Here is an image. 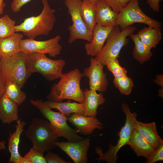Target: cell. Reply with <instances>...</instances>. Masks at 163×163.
<instances>
[{"instance_id":"cell-39","label":"cell","mask_w":163,"mask_h":163,"mask_svg":"<svg viewBox=\"0 0 163 163\" xmlns=\"http://www.w3.org/2000/svg\"><path fill=\"white\" fill-rule=\"evenodd\" d=\"M5 5V3L4 2V0H0V15L3 14Z\"/></svg>"},{"instance_id":"cell-16","label":"cell","mask_w":163,"mask_h":163,"mask_svg":"<svg viewBox=\"0 0 163 163\" xmlns=\"http://www.w3.org/2000/svg\"><path fill=\"white\" fill-rule=\"evenodd\" d=\"M83 93L84 109L83 115L96 117L98 107L103 105L105 101L103 94L102 92L97 93L96 91L88 88L83 90Z\"/></svg>"},{"instance_id":"cell-22","label":"cell","mask_w":163,"mask_h":163,"mask_svg":"<svg viewBox=\"0 0 163 163\" xmlns=\"http://www.w3.org/2000/svg\"><path fill=\"white\" fill-rule=\"evenodd\" d=\"M23 35L15 32L5 38H0V56L1 57L12 56L20 51V44Z\"/></svg>"},{"instance_id":"cell-2","label":"cell","mask_w":163,"mask_h":163,"mask_svg":"<svg viewBox=\"0 0 163 163\" xmlns=\"http://www.w3.org/2000/svg\"><path fill=\"white\" fill-rule=\"evenodd\" d=\"M43 8L37 16L25 18L15 26L16 32H21L29 38L34 39L40 35H47L52 30L56 21L54 10L47 0H42Z\"/></svg>"},{"instance_id":"cell-7","label":"cell","mask_w":163,"mask_h":163,"mask_svg":"<svg viewBox=\"0 0 163 163\" xmlns=\"http://www.w3.org/2000/svg\"><path fill=\"white\" fill-rule=\"evenodd\" d=\"M137 29L136 27L130 26L123 29L115 25L109 33L102 49L94 59L105 66L108 59L117 58L122 48L127 45V38L133 34Z\"/></svg>"},{"instance_id":"cell-5","label":"cell","mask_w":163,"mask_h":163,"mask_svg":"<svg viewBox=\"0 0 163 163\" xmlns=\"http://www.w3.org/2000/svg\"><path fill=\"white\" fill-rule=\"evenodd\" d=\"M30 102L49 121L58 137L66 138L70 142H77L84 139L78 135L75 128H72L68 124L67 117L63 114L52 110L42 99H31Z\"/></svg>"},{"instance_id":"cell-1","label":"cell","mask_w":163,"mask_h":163,"mask_svg":"<svg viewBox=\"0 0 163 163\" xmlns=\"http://www.w3.org/2000/svg\"><path fill=\"white\" fill-rule=\"evenodd\" d=\"M84 76L78 68L62 73L58 82L51 87L47 99L53 102H61L67 99L84 103L83 90L81 88L80 83Z\"/></svg>"},{"instance_id":"cell-36","label":"cell","mask_w":163,"mask_h":163,"mask_svg":"<svg viewBox=\"0 0 163 163\" xmlns=\"http://www.w3.org/2000/svg\"><path fill=\"white\" fill-rule=\"evenodd\" d=\"M163 0H147V3L154 11L158 12L160 11V3Z\"/></svg>"},{"instance_id":"cell-25","label":"cell","mask_w":163,"mask_h":163,"mask_svg":"<svg viewBox=\"0 0 163 163\" xmlns=\"http://www.w3.org/2000/svg\"><path fill=\"white\" fill-rule=\"evenodd\" d=\"M137 34L141 41L151 49L155 48L159 43L162 36L161 28L149 26L141 29Z\"/></svg>"},{"instance_id":"cell-13","label":"cell","mask_w":163,"mask_h":163,"mask_svg":"<svg viewBox=\"0 0 163 163\" xmlns=\"http://www.w3.org/2000/svg\"><path fill=\"white\" fill-rule=\"evenodd\" d=\"M56 147L65 152L75 163H86L88 152L90 146L89 138L77 142H56Z\"/></svg>"},{"instance_id":"cell-32","label":"cell","mask_w":163,"mask_h":163,"mask_svg":"<svg viewBox=\"0 0 163 163\" xmlns=\"http://www.w3.org/2000/svg\"><path fill=\"white\" fill-rule=\"evenodd\" d=\"M114 11L119 13L131 0H103Z\"/></svg>"},{"instance_id":"cell-38","label":"cell","mask_w":163,"mask_h":163,"mask_svg":"<svg viewBox=\"0 0 163 163\" xmlns=\"http://www.w3.org/2000/svg\"><path fill=\"white\" fill-rule=\"evenodd\" d=\"M5 82L1 74L0 76V98L3 93Z\"/></svg>"},{"instance_id":"cell-37","label":"cell","mask_w":163,"mask_h":163,"mask_svg":"<svg viewBox=\"0 0 163 163\" xmlns=\"http://www.w3.org/2000/svg\"><path fill=\"white\" fill-rule=\"evenodd\" d=\"M153 82L161 88H163V75L160 74L156 75L155 79L153 80Z\"/></svg>"},{"instance_id":"cell-30","label":"cell","mask_w":163,"mask_h":163,"mask_svg":"<svg viewBox=\"0 0 163 163\" xmlns=\"http://www.w3.org/2000/svg\"><path fill=\"white\" fill-rule=\"evenodd\" d=\"M105 65L112 73L114 78H120L127 76V71L120 66L117 58L107 59L105 62Z\"/></svg>"},{"instance_id":"cell-18","label":"cell","mask_w":163,"mask_h":163,"mask_svg":"<svg viewBox=\"0 0 163 163\" xmlns=\"http://www.w3.org/2000/svg\"><path fill=\"white\" fill-rule=\"evenodd\" d=\"M96 7L97 24L103 27L116 25L118 13L113 10L103 0L99 1Z\"/></svg>"},{"instance_id":"cell-24","label":"cell","mask_w":163,"mask_h":163,"mask_svg":"<svg viewBox=\"0 0 163 163\" xmlns=\"http://www.w3.org/2000/svg\"><path fill=\"white\" fill-rule=\"evenodd\" d=\"M96 4L90 1L83 0L80 8L82 18L87 28L92 33L97 24Z\"/></svg>"},{"instance_id":"cell-31","label":"cell","mask_w":163,"mask_h":163,"mask_svg":"<svg viewBox=\"0 0 163 163\" xmlns=\"http://www.w3.org/2000/svg\"><path fill=\"white\" fill-rule=\"evenodd\" d=\"M44 152L40 150L32 147L24 156L30 163H46L43 155Z\"/></svg>"},{"instance_id":"cell-20","label":"cell","mask_w":163,"mask_h":163,"mask_svg":"<svg viewBox=\"0 0 163 163\" xmlns=\"http://www.w3.org/2000/svg\"><path fill=\"white\" fill-rule=\"evenodd\" d=\"M133 128L154 148L163 143L157 132L155 122L147 123L137 120Z\"/></svg>"},{"instance_id":"cell-11","label":"cell","mask_w":163,"mask_h":163,"mask_svg":"<svg viewBox=\"0 0 163 163\" xmlns=\"http://www.w3.org/2000/svg\"><path fill=\"white\" fill-rule=\"evenodd\" d=\"M61 38L60 36L57 35L44 41L29 38L22 39L20 43V51L26 54L31 53L46 54L55 57L60 54L62 49V46L59 43Z\"/></svg>"},{"instance_id":"cell-10","label":"cell","mask_w":163,"mask_h":163,"mask_svg":"<svg viewBox=\"0 0 163 163\" xmlns=\"http://www.w3.org/2000/svg\"><path fill=\"white\" fill-rule=\"evenodd\" d=\"M82 1V0H64L72 22V24L68 27L69 34L68 42L70 44L78 39L85 40L88 43L92 40V33L87 28L80 13Z\"/></svg>"},{"instance_id":"cell-43","label":"cell","mask_w":163,"mask_h":163,"mask_svg":"<svg viewBox=\"0 0 163 163\" xmlns=\"http://www.w3.org/2000/svg\"><path fill=\"white\" fill-rule=\"evenodd\" d=\"M87 0L90 1H91V2H94V3H95L96 4H97L101 0Z\"/></svg>"},{"instance_id":"cell-6","label":"cell","mask_w":163,"mask_h":163,"mask_svg":"<svg viewBox=\"0 0 163 163\" xmlns=\"http://www.w3.org/2000/svg\"><path fill=\"white\" fill-rule=\"evenodd\" d=\"M66 64L64 59H52L44 54L31 53L26 55V67L28 72L31 74L39 73L50 81L60 78Z\"/></svg>"},{"instance_id":"cell-14","label":"cell","mask_w":163,"mask_h":163,"mask_svg":"<svg viewBox=\"0 0 163 163\" xmlns=\"http://www.w3.org/2000/svg\"><path fill=\"white\" fill-rule=\"evenodd\" d=\"M67 120L77 129V132L84 136L89 135L95 129L101 130L103 125L97 118L75 113L67 117Z\"/></svg>"},{"instance_id":"cell-44","label":"cell","mask_w":163,"mask_h":163,"mask_svg":"<svg viewBox=\"0 0 163 163\" xmlns=\"http://www.w3.org/2000/svg\"><path fill=\"white\" fill-rule=\"evenodd\" d=\"M1 57L0 56V76L1 75V65H0V60H1Z\"/></svg>"},{"instance_id":"cell-9","label":"cell","mask_w":163,"mask_h":163,"mask_svg":"<svg viewBox=\"0 0 163 163\" xmlns=\"http://www.w3.org/2000/svg\"><path fill=\"white\" fill-rule=\"evenodd\" d=\"M136 23L144 24L155 28H161L162 23L146 15L142 10L138 0H131L119 13L116 25L123 29Z\"/></svg>"},{"instance_id":"cell-40","label":"cell","mask_w":163,"mask_h":163,"mask_svg":"<svg viewBox=\"0 0 163 163\" xmlns=\"http://www.w3.org/2000/svg\"><path fill=\"white\" fill-rule=\"evenodd\" d=\"M18 163H30V162L24 157L21 156Z\"/></svg>"},{"instance_id":"cell-12","label":"cell","mask_w":163,"mask_h":163,"mask_svg":"<svg viewBox=\"0 0 163 163\" xmlns=\"http://www.w3.org/2000/svg\"><path fill=\"white\" fill-rule=\"evenodd\" d=\"M90 65L84 69V76L89 79V89L104 92L107 90L108 81L107 74L104 72V66L94 58L90 59Z\"/></svg>"},{"instance_id":"cell-28","label":"cell","mask_w":163,"mask_h":163,"mask_svg":"<svg viewBox=\"0 0 163 163\" xmlns=\"http://www.w3.org/2000/svg\"><path fill=\"white\" fill-rule=\"evenodd\" d=\"M15 22L6 14L0 18V38L9 37L15 31Z\"/></svg>"},{"instance_id":"cell-41","label":"cell","mask_w":163,"mask_h":163,"mask_svg":"<svg viewBox=\"0 0 163 163\" xmlns=\"http://www.w3.org/2000/svg\"><path fill=\"white\" fill-rule=\"evenodd\" d=\"M5 142L4 141L0 142V151L4 150L5 149Z\"/></svg>"},{"instance_id":"cell-17","label":"cell","mask_w":163,"mask_h":163,"mask_svg":"<svg viewBox=\"0 0 163 163\" xmlns=\"http://www.w3.org/2000/svg\"><path fill=\"white\" fill-rule=\"evenodd\" d=\"M137 157L143 156L149 159L152 154L155 148L151 145L133 128L127 142Z\"/></svg>"},{"instance_id":"cell-27","label":"cell","mask_w":163,"mask_h":163,"mask_svg":"<svg viewBox=\"0 0 163 163\" xmlns=\"http://www.w3.org/2000/svg\"><path fill=\"white\" fill-rule=\"evenodd\" d=\"M21 88L16 83L9 82L5 83L3 92L19 106L24 101L26 97V94L21 90Z\"/></svg>"},{"instance_id":"cell-23","label":"cell","mask_w":163,"mask_h":163,"mask_svg":"<svg viewBox=\"0 0 163 163\" xmlns=\"http://www.w3.org/2000/svg\"><path fill=\"white\" fill-rule=\"evenodd\" d=\"M45 103L51 109H55L66 117L72 114L77 113L83 115L84 109V103L76 102H56L49 100L44 101Z\"/></svg>"},{"instance_id":"cell-3","label":"cell","mask_w":163,"mask_h":163,"mask_svg":"<svg viewBox=\"0 0 163 163\" xmlns=\"http://www.w3.org/2000/svg\"><path fill=\"white\" fill-rule=\"evenodd\" d=\"M25 134L31 142L33 147L44 152L51 151L56 147L55 143L59 137L47 120L33 118Z\"/></svg>"},{"instance_id":"cell-19","label":"cell","mask_w":163,"mask_h":163,"mask_svg":"<svg viewBox=\"0 0 163 163\" xmlns=\"http://www.w3.org/2000/svg\"><path fill=\"white\" fill-rule=\"evenodd\" d=\"M18 105L3 93L0 98V120L10 124L19 119Z\"/></svg>"},{"instance_id":"cell-15","label":"cell","mask_w":163,"mask_h":163,"mask_svg":"<svg viewBox=\"0 0 163 163\" xmlns=\"http://www.w3.org/2000/svg\"><path fill=\"white\" fill-rule=\"evenodd\" d=\"M115 26L103 27L96 24L93 31L92 38L84 48L87 55L96 56L100 52L110 31Z\"/></svg>"},{"instance_id":"cell-26","label":"cell","mask_w":163,"mask_h":163,"mask_svg":"<svg viewBox=\"0 0 163 163\" xmlns=\"http://www.w3.org/2000/svg\"><path fill=\"white\" fill-rule=\"evenodd\" d=\"M130 36L134 45L133 51V58L141 64L148 61L153 55L151 49L141 41L137 34H133Z\"/></svg>"},{"instance_id":"cell-35","label":"cell","mask_w":163,"mask_h":163,"mask_svg":"<svg viewBox=\"0 0 163 163\" xmlns=\"http://www.w3.org/2000/svg\"><path fill=\"white\" fill-rule=\"evenodd\" d=\"M31 0H12L11 7L12 11L17 13L20 11L21 8Z\"/></svg>"},{"instance_id":"cell-34","label":"cell","mask_w":163,"mask_h":163,"mask_svg":"<svg viewBox=\"0 0 163 163\" xmlns=\"http://www.w3.org/2000/svg\"><path fill=\"white\" fill-rule=\"evenodd\" d=\"M47 163H70L62 159L57 154L51 152V151L47 152L44 156Z\"/></svg>"},{"instance_id":"cell-21","label":"cell","mask_w":163,"mask_h":163,"mask_svg":"<svg viewBox=\"0 0 163 163\" xmlns=\"http://www.w3.org/2000/svg\"><path fill=\"white\" fill-rule=\"evenodd\" d=\"M15 130L12 133H9L8 137V147L9 151L11 153V157L8 162L10 163H18L21 156L18 151L19 144L21 135L24 131V127L26 123L18 119L16 121Z\"/></svg>"},{"instance_id":"cell-29","label":"cell","mask_w":163,"mask_h":163,"mask_svg":"<svg viewBox=\"0 0 163 163\" xmlns=\"http://www.w3.org/2000/svg\"><path fill=\"white\" fill-rule=\"evenodd\" d=\"M113 83L120 93L123 95L129 94L134 86L132 79L127 76L120 78H114Z\"/></svg>"},{"instance_id":"cell-4","label":"cell","mask_w":163,"mask_h":163,"mask_svg":"<svg viewBox=\"0 0 163 163\" xmlns=\"http://www.w3.org/2000/svg\"><path fill=\"white\" fill-rule=\"evenodd\" d=\"M121 108L125 114L126 120L124 126L122 127L119 133V139L116 145L113 146L111 143L109 145V148L106 153L103 152L100 146L95 148V152L99 156L96 159L99 160V161L102 160L108 163L117 162L118 159L117 153L122 146L127 145L134 126L137 120L136 113L135 112L132 113L127 104L122 103Z\"/></svg>"},{"instance_id":"cell-33","label":"cell","mask_w":163,"mask_h":163,"mask_svg":"<svg viewBox=\"0 0 163 163\" xmlns=\"http://www.w3.org/2000/svg\"><path fill=\"white\" fill-rule=\"evenodd\" d=\"M163 160V143L155 148L154 151L147 163H154Z\"/></svg>"},{"instance_id":"cell-8","label":"cell","mask_w":163,"mask_h":163,"mask_svg":"<svg viewBox=\"0 0 163 163\" xmlns=\"http://www.w3.org/2000/svg\"><path fill=\"white\" fill-rule=\"evenodd\" d=\"M27 54L20 51L8 57H1V75L5 83L14 82L22 87L31 75L26 64Z\"/></svg>"},{"instance_id":"cell-42","label":"cell","mask_w":163,"mask_h":163,"mask_svg":"<svg viewBox=\"0 0 163 163\" xmlns=\"http://www.w3.org/2000/svg\"><path fill=\"white\" fill-rule=\"evenodd\" d=\"M158 95L159 97L163 98V88L159 89L158 90Z\"/></svg>"}]
</instances>
